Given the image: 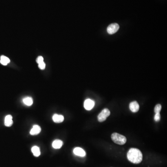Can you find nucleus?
I'll return each instance as SVG.
<instances>
[{"mask_svg": "<svg viewBox=\"0 0 167 167\" xmlns=\"http://www.w3.org/2000/svg\"><path fill=\"white\" fill-rule=\"evenodd\" d=\"M127 158L132 163L139 164L142 161V153L137 148H131L128 152Z\"/></svg>", "mask_w": 167, "mask_h": 167, "instance_id": "obj_1", "label": "nucleus"}, {"mask_svg": "<svg viewBox=\"0 0 167 167\" xmlns=\"http://www.w3.org/2000/svg\"><path fill=\"white\" fill-rule=\"evenodd\" d=\"M111 137L113 142L117 143V144H125L127 141L125 137L117 133H114L112 134Z\"/></svg>", "mask_w": 167, "mask_h": 167, "instance_id": "obj_2", "label": "nucleus"}, {"mask_svg": "<svg viewBox=\"0 0 167 167\" xmlns=\"http://www.w3.org/2000/svg\"><path fill=\"white\" fill-rule=\"evenodd\" d=\"M111 112L110 110L107 108H105L97 116V119L99 122H103L107 119V117L110 116Z\"/></svg>", "mask_w": 167, "mask_h": 167, "instance_id": "obj_3", "label": "nucleus"}, {"mask_svg": "<svg viewBox=\"0 0 167 167\" xmlns=\"http://www.w3.org/2000/svg\"><path fill=\"white\" fill-rule=\"evenodd\" d=\"M119 24L115 23L110 24L108 27L107 31L109 34H113L116 33L119 30Z\"/></svg>", "mask_w": 167, "mask_h": 167, "instance_id": "obj_4", "label": "nucleus"}, {"mask_svg": "<svg viewBox=\"0 0 167 167\" xmlns=\"http://www.w3.org/2000/svg\"><path fill=\"white\" fill-rule=\"evenodd\" d=\"M95 105V102L92 100L90 99H87L85 100L84 102V107L88 111L91 110Z\"/></svg>", "mask_w": 167, "mask_h": 167, "instance_id": "obj_5", "label": "nucleus"}, {"mask_svg": "<svg viewBox=\"0 0 167 167\" xmlns=\"http://www.w3.org/2000/svg\"><path fill=\"white\" fill-rule=\"evenodd\" d=\"M130 109L132 112H137L139 110V105L137 101H133L130 103Z\"/></svg>", "mask_w": 167, "mask_h": 167, "instance_id": "obj_6", "label": "nucleus"}, {"mask_svg": "<svg viewBox=\"0 0 167 167\" xmlns=\"http://www.w3.org/2000/svg\"><path fill=\"white\" fill-rule=\"evenodd\" d=\"M74 153L75 155L84 157L86 155L85 150L81 148H75L74 150Z\"/></svg>", "mask_w": 167, "mask_h": 167, "instance_id": "obj_7", "label": "nucleus"}, {"mask_svg": "<svg viewBox=\"0 0 167 167\" xmlns=\"http://www.w3.org/2000/svg\"><path fill=\"white\" fill-rule=\"evenodd\" d=\"M41 131V128L39 125H34L32 127L31 130L30 131V134L31 135H38V134L40 133V132Z\"/></svg>", "mask_w": 167, "mask_h": 167, "instance_id": "obj_8", "label": "nucleus"}, {"mask_svg": "<svg viewBox=\"0 0 167 167\" xmlns=\"http://www.w3.org/2000/svg\"><path fill=\"white\" fill-rule=\"evenodd\" d=\"M13 117L11 115H9L6 116L4 121V124L7 127H10L12 126L13 123Z\"/></svg>", "mask_w": 167, "mask_h": 167, "instance_id": "obj_9", "label": "nucleus"}, {"mask_svg": "<svg viewBox=\"0 0 167 167\" xmlns=\"http://www.w3.org/2000/svg\"><path fill=\"white\" fill-rule=\"evenodd\" d=\"M52 120L56 123H60L64 121V117L62 115L54 114L52 117Z\"/></svg>", "mask_w": 167, "mask_h": 167, "instance_id": "obj_10", "label": "nucleus"}, {"mask_svg": "<svg viewBox=\"0 0 167 167\" xmlns=\"http://www.w3.org/2000/svg\"><path fill=\"white\" fill-rule=\"evenodd\" d=\"M62 141L60 140H55L52 143V147L55 149H59L62 146Z\"/></svg>", "mask_w": 167, "mask_h": 167, "instance_id": "obj_11", "label": "nucleus"}, {"mask_svg": "<svg viewBox=\"0 0 167 167\" xmlns=\"http://www.w3.org/2000/svg\"><path fill=\"white\" fill-rule=\"evenodd\" d=\"M10 60L8 57H7L6 56L2 55L1 57L0 63L2 65H4V66H6V65L9 64V63L10 62Z\"/></svg>", "mask_w": 167, "mask_h": 167, "instance_id": "obj_12", "label": "nucleus"}, {"mask_svg": "<svg viewBox=\"0 0 167 167\" xmlns=\"http://www.w3.org/2000/svg\"><path fill=\"white\" fill-rule=\"evenodd\" d=\"M32 152L34 154V156L36 157H38L40 155V148L37 146H34L32 148Z\"/></svg>", "mask_w": 167, "mask_h": 167, "instance_id": "obj_13", "label": "nucleus"}, {"mask_svg": "<svg viewBox=\"0 0 167 167\" xmlns=\"http://www.w3.org/2000/svg\"><path fill=\"white\" fill-rule=\"evenodd\" d=\"M23 102L27 106H31L33 103V100L31 97H25L23 99Z\"/></svg>", "mask_w": 167, "mask_h": 167, "instance_id": "obj_14", "label": "nucleus"}, {"mask_svg": "<svg viewBox=\"0 0 167 167\" xmlns=\"http://www.w3.org/2000/svg\"><path fill=\"white\" fill-rule=\"evenodd\" d=\"M162 109V105L160 104H157L155 106V109H154V112L155 113H158L161 111Z\"/></svg>", "mask_w": 167, "mask_h": 167, "instance_id": "obj_15", "label": "nucleus"}, {"mask_svg": "<svg viewBox=\"0 0 167 167\" xmlns=\"http://www.w3.org/2000/svg\"><path fill=\"white\" fill-rule=\"evenodd\" d=\"M161 119V115L159 113H156L155 117H154V120L156 122H158Z\"/></svg>", "mask_w": 167, "mask_h": 167, "instance_id": "obj_16", "label": "nucleus"}, {"mask_svg": "<svg viewBox=\"0 0 167 167\" xmlns=\"http://www.w3.org/2000/svg\"><path fill=\"white\" fill-rule=\"evenodd\" d=\"M38 66H39V68L41 70H44V69H45V68H46V64H45L44 61H43L42 62L38 64Z\"/></svg>", "mask_w": 167, "mask_h": 167, "instance_id": "obj_17", "label": "nucleus"}, {"mask_svg": "<svg viewBox=\"0 0 167 167\" xmlns=\"http://www.w3.org/2000/svg\"><path fill=\"white\" fill-rule=\"evenodd\" d=\"M43 61H44V59H43V58L42 56H39L36 59V62H37L38 64H39V63L42 62Z\"/></svg>", "mask_w": 167, "mask_h": 167, "instance_id": "obj_18", "label": "nucleus"}]
</instances>
